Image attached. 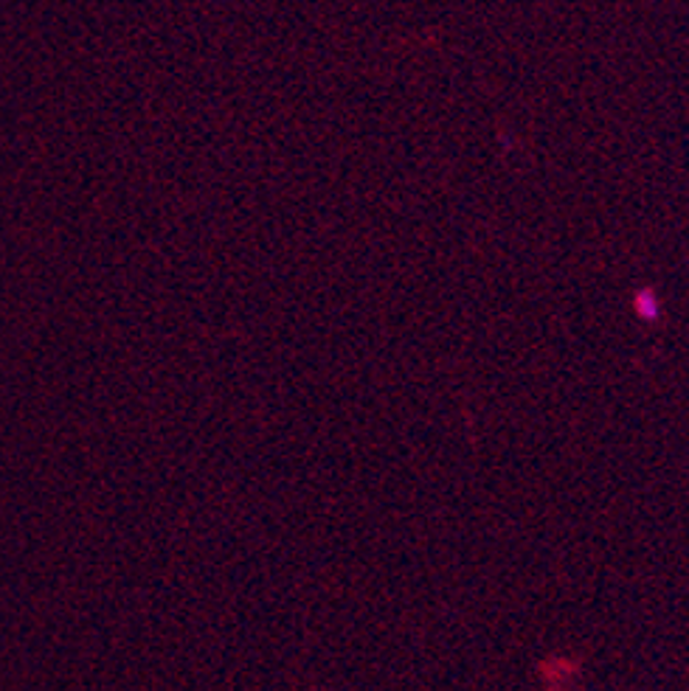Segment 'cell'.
Segmentation results:
<instances>
[]
</instances>
